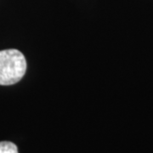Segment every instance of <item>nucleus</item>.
I'll use <instances>...</instances> for the list:
<instances>
[{"label":"nucleus","instance_id":"f257e3e1","mask_svg":"<svg viewBox=\"0 0 153 153\" xmlns=\"http://www.w3.org/2000/svg\"><path fill=\"white\" fill-rule=\"evenodd\" d=\"M27 71V60L18 49L0 51V85H12L22 80Z\"/></svg>","mask_w":153,"mask_h":153},{"label":"nucleus","instance_id":"f03ea898","mask_svg":"<svg viewBox=\"0 0 153 153\" xmlns=\"http://www.w3.org/2000/svg\"><path fill=\"white\" fill-rule=\"evenodd\" d=\"M0 153H19L16 145L10 141L0 142Z\"/></svg>","mask_w":153,"mask_h":153}]
</instances>
